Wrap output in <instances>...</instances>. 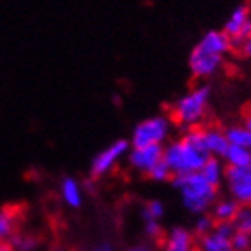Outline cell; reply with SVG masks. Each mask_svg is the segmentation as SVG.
I'll return each instance as SVG.
<instances>
[{"label": "cell", "instance_id": "1", "mask_svg": "<svg viewBox=\"0 0 251 251\" xmlns=\"http://www.w3.org/2000/svg\"><path fill=\"white\" fill-rule=\"evenodd\" d=\"M173 185L181 192L185 208L192 214H201L215 204L217 199V187L210 185L199 173L185 174V176H173Z\"/></svg>", "mask_w": 251, "mask_h": 251}, {"label": "cell", "instance_id": "2", "mask_svg": "<svg viewBox=\"0 0 251 251\" xmlns=\"http://www.w3.org/2000/svg\"><path fill=\"white\" fill-rule=\"evenodd\" d=\"M208 99L210 86H206V84L196 86L171 106L169 119H173L176 124L187 127V129L198 127L208 111Z\"/></svg>", "mask_w": 251, "mask_h": 251}, {"label": "cell", "instance_id": "3", "mask_svg": "<svg viewBox=\"0 0 251 251\" xmlns=\"http://www.w3.org/2000/svg\"><path fill=\"white\" fill-rule=\"evenodd\" d=\"M210 154L201 152L188 146L183 138L169 144L163 149V162L167 163L174 176H185V174L201 173V169L208 162Z\"/></svg>", "mask_w": 251, "mask_h": 251}, {"label": "cell", "instance_id": "4", "mask_svg": "<svg viewBox=\"0 0 251 251\" xmlns=\"http://www.w3.org/2000/svg\"><path fill=\"white\" fill-rule=\"evenodd\" d=\"M169 135V119L165 117H152L142 121L136 126L131 136L133 149H144L149 146H162V142Z\"/></svg>", "mask_w": 251, "mask_h": 251}, {"label": "cell", "instance_id": "5", "mask_svg": "<svg viewBox=\"0 0 251 251\" xmlns=\"http://www.w3.org/2000/svg\"><path fill=\"white\" fill-rule=\"evenodd\" d=\"M226 36L231 40V47L241 49V45L246 42L251 34V9L248 5H239L231 11L228 20L223 29Z\"/></svg>", "mask_w": 251, "mask_h": 251}, {"label": "cell", "instance_id": "6", "mask_svg": "<svg viewBox=\"0 0 251 251\" xmlns=\"http://www.w3.org/2000/svg\"><path fill=\"white\" fill-rule=\"evenodd\" d=\"M223 58L221 54L212 52L210 49L203 47L201 43H198L196 47L192 49V52L188 56V68L196 79H204L214 75L217 70L223 65Z\"/></svg>", "mask_w": 251, "mask_h": 251}, {"label": "cell", "instance_id": "7", "mask_svg": "<svg viewBox=\"0 0 251 251\" xmlns=\"http://www.w3.org/2000/svg\"><path fill=\"white\" fill-rule=\"evenodd\" d=\"M225 178L231 199H235L241 206H251V163L242 169L226 165Z\"/></svg>", "mask_w": 251, "mask_h": 251}, {"label": "cell", "instance_id": "8", "mask_svg": "<svg viewBox=\"0 0 251 251\" xmlns=\"http://www.w3.org/2000/svg\"><path fill=\"white\" fill-rule=\"evenodd\" d=\"M126 151H127V142L126 140H117V142H113L110 147H106L104 151L99 152V154L94 158V162H92V169H90L92 176H94V178H99V176L106 174L113 167V163H115Z\"/></svg>", "mask_w": 251, "mask_h": 251}, {"label": "cell", "instance_id": "9", "mask_svg": "<svg viewBox=\"0 0 251 251\" xmlns=\"http://www.w3.org/2000/svg\"><path fill=\"white\" fill-rule=\"evenodd\" d=\"M22 219H24V208L20 204H5L0 210V241H7L16 235Z\"/></svg>", "mask_w": 251, "mask_h": 251}, {"label": "cell", "instance_id": "10", "mask_svg": "<svg viewBox=\"0 0 251 251\" xmlns=\"http://www.w3.org/2000/svg\"><path fill=\"white\" fill-rule=\"evenodd\" d=\"M163 160V147L162 146H149L144 149H133L129 154L131 165L142 173H149L158 162Z\"/></svg>", "mask_w": 251, "mask_h": 251}, {"label": "cell", "instance_id": "11", "mask_svg": "<svg viewBox=\"0 0 251 251\" xmlns=\"http://www.w3.org/2000/svg\"><path fill=\"white\" fill-rule=\"evenodd\" d=\"M204 144H206V151H208L210 156L225 158L226 151H228V138H226V133L221 127H215V126H210V127H204Z\"/></svg>", "mask_w": 251, "mask_h": 251}, {"label": "cell", "instance_id": "12", "mask_svg": "<svg viewBox=\"0 0 251 251\" xmlns=\"http://www.w3.org/2000/svg\"><path fill=\"white\" fill-rule=\"evenodd\" d=\"M165 251H194V235L185 228H173L167 235Z\"/></svg>", "mask_w": 251, "mask_h": 251}, {"label": "cell", "instance_id": "13", "mask_svg": "<svg viewBox=\"0 0 251 251\" xmlns=\"http://www.w3.org/2000/svg\"><path fill=\"white\" fill-rule=\"evenodd\" d=\"M239 210H241V204L235 199H221V201H215L212 208V217L215 223H233Z\"/></svg>", "mask_w": 251, "mask_h": 251}, {"label": "cell", "instance_id": "14", "mask_svg": "<svg viewBox=\"0 0 251 251\" xmlns=\"http://www.w3.org/2000/svg\"><path fill=\"white\" fill-rule=\"evenodd\" d=\"M199 250L201 251H233L231 248V239L219 235V233H208L199 239Z\"/></svg>", "mask_w": 251, "mask_h": 251}, {"label": "cell", "instance_id": "15", "mask_svg": "<svg viewBox=\"0 0 251 251\" xmlns=\"http://www.w3.org/2000/svg\"><path fill=\"white\" fill-rule=\"evenodd\" d=\"M225 133L230 146H237L251 151V131L246 126H231V127L225 129Z\"/></svg>", "mask_w": 251, "mask_h": 251}, {"label": "cell", "instance_id": "16", "mask_svg": "<svg viewBox=\"0 0 251 251\" xmlns=\"http://www.w3.org/2000/svg\"><path fill=\"white\" fill-rule=\"evenodd\" d=\"M199 174H201V176H203V178L206 179L210 185H214V187H219L221 179H223V176H225V169H223V165H221L219 158L210 156L208 162L204 163Z\"/></svg>", "mask_w": 251, "mask_h": 251}, {"label": "cell", "instance_id": "17", "mask_svg": "<svg viewBox=\"0 0 251 251\" xmlns=\"http://www.w3.org/2000/svg\"><path fill=\"white\" fill-rule=\"evenodd\" d=\"M225 160L228 163V167H235V169L248 167L251 163V151L237 146H230L225 154Z\"/></svg>", "mask_w": 251, "mask_h": 251}, {"label": "cell", "instance_id": "18", "mask_svg": "<svg viewBox=\"0 0 251 251\" xmlns=\"http://www.w3.org/2000/svg\"><path fill=\"white\" fill-rule=\"evenodd\" d=\"M61 194H63V199L67 201V204H70L72 208H77L79 204H81V192H79V185L75 183L72 178L63 179Z\"/></svg>", "mask_w": 251, "mask_h": 251}, {"label": "cell", "instance_id": "19", "mask_svg": "<svg viewBox=\"0 0 251 251\" xmlns=\"http://www.w3.org/2000/svg\"><path fill=\"white\" fill-rule=\"evenodd\" d=\"M11 246L16 251H32L34 248L40 244V237L31 235V233H16L9 239Z\"/></svg>", "mask_w": 251, "mask_h": 251}, {"label": "cell", "instance_id": "20", "mask_svg": "<svg viewBox=\"0 0 251 251\" xmlns=\"http://www.w3.org/2000/svg\"><path fill=\"white\" fill-rule=\"evenodd\" d=\"M233 226L239 233H246L251 237V206H241L235 221H233Z\"/></svg>", "mask_w": 251, "mask_h": 251}, {"label": "cell", "instance_id": "21", "mask_svg": "<svg viewBox=\"0 0 251 251\" xmlns=\"http://www.w3.org/2000/svg\"><path fill=\"white\" fill-rule=\"evenodd\" d=\"M215 228V221L212 215H199V219L196 221V226H194V233L201 239V237L212 233Z\"/></svg>", "mask_w": 251, "mask_h": 251}, {"label": "cell", "instance_id": "22", "mask_svg": "<svg viewBox=\"0 0 251 251\" xmlns=\"http://www.w3.org/2000/svg\"><path fill=\"white\" fill-rule=\"evenodd\" d=\"M173 171L169 169V165L165 162H158L154 167L147 173V178H151V179H154V181H167V179H173Z\"/></svg>", "mask_w": 251, "mask_h": 251}, {"label": "cell", "instance_id": "23", "mask_svg": "<svg viewBox=\"0 0 251 251\" xmlns=\"http://www.w3.org/2000/svg\"><path fill=\"white\" fill-rule=\"evenodd\" d=\"M142 215H144L146 223H149V221H158L163 215V204L160 203V201H149V203H146L144 210H142Z\"/></svg>", "mask_w": 251, "mask_h": 251}, {"label": "cell", "instance_id": "24", "mask_svg": "<svg viewBox=\"0 0 251 251\" xmlns=\"http://www.w3.org/2000/svg\"><path fill=\"white\" fill-rule=\"evenodd\" d=\"M231 248L233 251H251V237L246 233H239L231 237Z\"/></svg>", "mask_w": 251, "mask_h": 251}, {"label": "cell", "instance_id": "25", "mask_svg": "<svg viewBox=\"0 0 251 251\" xmlns=\"http://www.w3.org/2000/svg\"><path fill=\"white\" fill-rule=\"evenodd\" d=\"M214 231H215V233H219V235L226 237V239H231V237L237 233L233 223H215Z\"/></svg>", "mask_w": 251, "mask_h": 251}, {"label": "cell", "instance_id": "26", "mask_svg": "<svg viewBox=\"0 0 251 251\" xmlns=\"http://www.w3.org/2000/svg\"><path fill=\"white\" fill-rule=\"evenodd\" d=\"M146 231H147V235L154 237V239H160L163 233L160 225H158V221H149V223H146Z\"/></svg>", "mask_w": 251, "mask_h": 251}, {"label": "cell", "instance_id": "27", "mask_svg": "<svg viewBox=\"0 0 251 251\" xmlns=\"http://www.w3.org/2000/svg\"><path fill=\"white\" fill-rule=\"evenodd\" d=\"M239 50H241V54L244 56V58H251V34H250V38H248L246 42L242 43Z\"/></svg>", "mask_w": 251, "mask_h": 251}, {"label": "cell", "instance_id": "28", "mask_svg": "<svg viewBox=\"0 0 251 251\" xmlns=\"http://www.w3.org/2000/svg\"><path fill=\"white\" fill-rule=\"evenodd\" d=\"M244 126L251 131V104L244 110Z\"/></svg>", "mask_w": 251, "mask_h": 251}, {"label": "cell", "instance_id": "29", "mask_svg": "<svg viewBox=\"0 0 251 251\" xmlns=\"http://www.w3.org/2000/svg\"><path fill=\"white\" fill-rule=\"evenodd\" d=\"M97 251H111V248L108 246V244H100V246L97 248Z\"/></svg>", "mask_w": 251, "mask_h": 251}, {"label": "cell", "instance_id": "30", "mask_svg": "<svg viewBox=\"0 0 251 251\" xmlns=\"http://www.w3.org/2000/svg\"><path fill=\"white\" fill-rule=\"evenodd\" d=\"M129 251H147V248H144V246H136V248H133V250H129Z\"/></svg>", "mask_w": 251, "mask_h": 251}, {"label": "cell", "instance_id": "31", "mask_svg": "<svg viewBox=\"0 0 251 251\" xmlns=\"http://www.w3.org/2000/svg\"><path fill=\"white\" fill-rule=\"evenodd\" d=\"M52 251H61V250H58V248H56V250H52Z\"/></svg>", "mask_w": 251, "mask_h": 251}]
</instances>
